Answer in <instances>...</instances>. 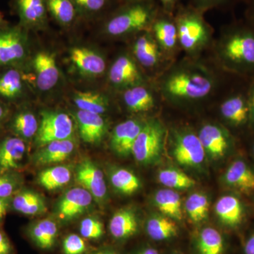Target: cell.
<instances>
[{
  "mask_svg": "<svg viewBox=\"0 0 254 254\" xmlns=\"http://www.w3.org/2000/svg\"><path fill=\"white\" fill-rule=\"evenodd\" d=\"M215 53L224 67L246 72L254 68V33L245 30L228 32L220 38Z\"/></svg>",
  "mask_w": 254,
  "mask_h": 254,
  "instance_id": "2",
  "label": "cell"
},
{
  "mask_svg": "<svg viewBox=\"0 0 254 254\" xmlns=\"http://www.w3.org/2000/svg\"><path fill=\"white\" fill-rule=\"evenodd\" d=\"M10 209V200L0 198V227L4 222L7 212Z\"/></svg>",
  "mask_w": 254,
  "mask_h": 254,
  "instance_id": "48",
  "label": "cell"
},
{
  "mask_svg": "<svg viewBox=\"0 0 254 254\" xmlns=\"http://www.w3.org/2000/svg\"><path fill=\"white\" fill-rule=\"evenodd\" d=\"M75 147L72 138L50 142L41 147V149L34 155L33 163L39 166L62 163L72 155Z\"/></svg>",
  "mask_w": 254,
  "mask_h": 254,
  "instance_id": "28",
  "label": "cell"
},
{
  "mask_svg": "<svg viewBox=\"0 0 254 254\" xmlns=\"http://www.w3.org/2000/svg\"><path fill=\"white\" fill-rule=\"evenodd\" d=\"M110 180L114 188L123 194H132L141 187V182L138 177L125 168L113 170L110 175Z\"/></svg>",
  "mask_w": 254,
  "mask_h": 254,
  "instance_id": "38",
  "label": "cell"
},
{
  "mask_svg": "<svg viewBox=\"0 0 254 254\" xmlns=\"http://www.w3.org/2000/svg\"><path fill=\"white\" fill-rule=\"evenodd\" d=\"M205 154L214 160L224 158L232 148L229 132L217 124L207 123L200 127L198 134Z\"/></svg>",
  "mask_w": 254,
  "mask_h": 254,
  "instance_id": "12",
  "label": "cell"
},
{
  "mask_svg": "<svg viewBox=\"0 0 254 254\" xmlns=\"http://www.w3.org/2000/svg\"><path fill=\"white\" fill-rule=\"evenodd\" d=\"M165 254H184L183 252H181V251L173 250L172 251H170V252H168V253H166Z\"/></svg>",
  "mask_w": 254,
  "mask_h": 254,
  "instance_id": "52",
  "label": "cell"
},
{
  "mask_svg": "<svg viewBox=\"0 0 254 254\" xmlns=\"http://www.w3.org/2000/svg\"><path fill=\"white\" fill-rule=\"evenodd\" d=\"M173 154L177 163L185 167L198 168L204 162L205 152L198 135L187 130L173 133Z\"/></svg>",
  "mask_w": 254,
  "mask_h": 254,
  "instance_id": "8",
  "label": "cell"
},
{
  "mask_svg": "<svg viewBox=\"0 0 254 254\" xmlns=\"http://www.w3.org/2000/svg\"><path fill=\"white\" fill-rule=\"evenodd\" d=\"M144 230L149 240L156 243L172 242L180 235L176 221L160 215L150 216L145 222Z\"/></svg>",
  "mask_w": 254,
  "mask_h": 254,
  "instance_id": "30",
  "label": "cell"
},
{
  "mask_svg": "<svg viewBox=\"0 0 254 254\" xmlns=\"http://www.w3.org/2000/svg\"><path fill=\"white\" fill-rule=\"evenodd\" d=\"M87 244L85 239L76 234H70L64 237L63 242V254H84Z\"/></svg>",
  "mask_w": 254,
  "mask_h": 254,
  "instance_id": "43",
  "label": "cell"
},
{
  "mask_svg": "<svg viewBox=\"0 0 254 254\" xmlns=\"http://www.w3.org/2000/svg\"><path fill=\"white\" fill-rule=\"evenodd\" d=\"M71 173L68 167L63 165L45 169L38 174V183L47 190H53L62 188L71 180Z\"/></svg>",
  "mask_w": 254,
  "mask_h": 254,
  "instance_id": "36",
  "label": "cell"
},
{
  "mask_svg": "<svg viewBox=\"0 0 254 254\" xmlns=\"http://www.w3.org/2000/svg\"><path fill=\"white\" fill-rule=\"evenodd\" d=\"M10 209L26 216H36L46 212L47 206L43 196L22 187L10 199Z\"/></svg>",
  "mask_w": 254,
  "mask_h": 254,
  "instance_id": "29",
  "label": "cell"
},
{
  "mask_svg": "<svg viewBox=\"0 0 254 254\" xmlns=\"http://www.w3.org/2000/svg\"><path fill=\"white\" fill-rule=\"evenodd\" d=\"M27 153L26 141L9 133L0 139V172H19Z\"/></svg>",
  "mask_w": 254,
  "mask_h": 254,
  "instance_id": "14",
  "label": "cell"
},
{
  "mask_svg": "<svg viewBox=\"0 0 254 254\" xmlns=\"http://www.w3.org/2000/svg\"><path fill=\"white\" fill-rule=\"evenodd\" d=\"M28 33L18 24L0 28V67H26L29 56Z\"/></svg>",
  "mask_w": 254,
  "mask_h": 254,
  "instance_id": "4",
  "label": "cell"
},
{
  "mask_svg": "<svg viewBox=\"0 0 254 254\" xmlns=\"http://www.w3.org/2000/svg\"><path fill=\"white\" fill-rule=\"evenodd\" d=\"M22 187L19 172H0V198L10 200Z\"/></svg>",
  "mask_w": 254,
  "mask_h": 254,
  "instance_id": "41",
  "label": "cell"
},
{
  "mask_svg": "<svg viewBox=\"0 0 254 254\" xmlns=\"http://www.w3.org/2000/svg\"><path fill=\"white\" fill-rule=\"evenodd\" d=\"M93 195L83 187L68 190L57 204V218L64 223L74 220L86 213L93 203Z\"/></svg>",
  "mask_w": 254,
  "mask_h": 254,
  "instance_id": "11",
  "label": "cell"
},
{
  "mask_svg": "<svg viewBox=\"0 0 254 254\" xmlns=\"http://www.w3.org/2000/svg\"><path fill=\"white\" fill-rule=\"evenodd\" d=\"M73 103L79 110L103 115L109 109L106 95L95 92L78 91L73 95Z\"/></svg>",
  "mask_w": 254,
  "mask_h": 254,
  "instance_id": "35",
  "label": "cell"
},
{
  "mask_svg": "<svg viewBox=\"0 0 254 254\" xmlns=\"http://www.w3.org/2000/svg\"><path fill=\"white\" fill-rule=\"evenodd\" d=\"M133 58L140 66L148 69L158 68L163 59V51L152 33L143 32L133 42Z\"/></svg>",
  "mask_w": 254,
  "mask_h": 254,
  "instance_id": "16",
  "label": "cell"
},
{
  "mask_svg": "<svg viewBox=\"0 0 254 254\" xmlns=\"http://www.w3.org/2000/svg\"><path fill=\"white\" fill-rule=\"evenodd\" d=\"M25 234L37 248L49 252L56 245L59 235V227L54 220L43 219L30 224L25 230Z\"/></svg>",
  "mask_w": 254,
  "mask_h": 254,
  "instance_id": "22",
  "label": "cell"
},
{
  "mask_svg": "<svg viewBox=\"0 0 254 254\" xmlns=\"http://www.w3.org/2000/svg\"><path fill=\"white\" fill-rule=\"evenodd\" d=\"M164 53H173L178 46V35L176 25L168 20L155 21L152 32Z\"/></svg>",
  "mask_w": 254,
  "mask_h": 254,
  "instance_id": "34",
  "label": "cell"
},
{
  "mask_svg": "<svg viewBox=\"0 0 254 254\" xmlns=\"http://www.w3.org/2000/svg\"><path fill=\"white\" fill-rule=\"evenodd\" d=\"M152 11L141 1L130 2L126 6L103 18L102 30L107 36L124 37L143 31L149 26Z\"/></svg>",
  "mask_w": 254,
  "mask_h": 254,
  "instance_id": "3",
  "label": "cell"
},
{
  "mask_svg": "<svg viewBox=\"0 0 254 254\" xmlns=\"http://www.w3.org/2000/svg\"><path fill=\"white\" fill-rule=\"evenodd\" d=\"M220 113L230 126H245L250 122L248 98L242 94L230 95L220 105Z\"/></svg>",
  "mask_w": 254,
  "mask_h": 254,
  "instance_id": "27",
  "label": "cell"
},
{
  "mask_svg": "<svg viewBox=\"0 0 254 254\" xmlns=\"http://www.w3.org/2000/svg\"><path fill=\"white\" fill-rule=\"evenodd\" d=\"M159 182L170 190H189L195 186L193 179L175 168L163 169L158 174Z\"/></svg>",
  "mask_w": 254,
  "mask_h": 254,
  "instance_id": "39",
  "label": "cell"
},
{
  "mask_svg": "<svg viewBox=\"0 0 254 254\" xmlns=\"http://www.w3.org/2000/svg\"><path fill=\"white\" fill-rule=\"evenodd\" d=\"M155 204L164 215L175 221L183 218L181 197L175 190L170 189L158 190L154 196Z\"/></svg>",
  "mask_w": 254,
  "mask_h": 254,
  "instance_id": "33",
  "label": "cell"
},
{
  "mask_svg": "<svg viewBox=\"0 0 254 254\" xmlns=\"http://www.w3.org/2000/svg\"><path fill=\"white\" fill-rule=\"evenodd\" d=\"M110 236L118 242H125L136 236L139 224L136 214L131 209H122L116 212L109 222Z\"/></svg>",
  "mask_w": 254,
  "mask_h": 254,
  "instance_id": "25",
  "label": "cell"
},
{
  "mask_svg": "<svg viewBox=\"0 0 254 254\" xmlns=\"http://www.w3.org/2000/svg\"><path fill=\"white\" fill-rule=\"evenodd\" d=\"M11 115V110L9 105L0 100V130L7 125Z\"/></svg>",
  "mask_w": 254,
  "mask_h": 254,
  "instance_id": "46",
  "label": "cell"
},
{
  "mask_svg": "<svg viewBox=\"0 0 254 254\" xmlns=\"http://www.w3.org/2000/svg\"><path fill=\"white\" fill-rule=\"evenodd\" d=\"M227 237L213 227H204L195 234L191 242V254H228Z\"/></svg>",
  "mask_w": 254,
  "mask_h": 254,
  "instance_id": "17",
  "label": "cell"
},
{
  "mask_svg": "<svg viewBox=\"0 0 254 254\" xmlns=\"http://www.w3.org/2000/svg\"><path fill=\"white\" fill-rule=\"evenodd\" d=\"M12 11L18 16V24L30 31L48 28V14L45 0H11Z\"/></svg>",
  "mask_w": 254,
  "mask_h": 254,
  "instance_id": "10",
  "label": "cell"
},
{
  "mask_svg": "<svg viewBox=\"0 0 254 254\" xmlns=\"http://www.w3.org/2000/svg\"><path fill=\"white\" fill-rule=\"evenodd\" d=\"M70 59L83 76L97 77L104 73L106 61L98 52L86 47H75L70 50Z\"/></svg>",
  "mask_w": 254,
  "mask_h": 254,
  "instance_id": "20",
  "label": "cell"
},
{
  "mask_svg": "<svg viewBox=\"0 0 254 254\" xmlns=\"http://www.w3.org/2000/svg\"><path fill=\"white\" fill-rule=\"evenodd\" d=\"M79 232L80 235L85 240L98 241L104 236V225L98 219L88 217L81 220Z\"/></svg>",
  "mask_w": 254,
  "mask_h": 254,
  "instance_id": "42",
  "label": "cell"
},
{
  "mask_svg": "<svg viewBox=\"0 0 254 254\" xmlns=\"http://www.w3.org/2000/svg\"><path fill=\"white\" fill-rule=\"evenodd\" d=\"M225 185L242 193L254 190V170L245 160L237 159L230 164L223 175Z\"/></svg>",
  "mask_w": 254,
  "mask_h": 254,
  "instance_id": "26",
  "label": "cell"
},
{
  "mask_svg": "<svg viewBox=\"0 0 254 254\" xmlns=\"http://www.w3.org/2000/svg\"><path fill=\"white\" fill-rule=\"evenodd\" d=\"M48 14L60 26L68 28L79 19L71 0H45Z\"/></svg>",
  "mask_w": 254,
  "mask_h": 254,
  "instance_id": "32",
  "label": "cell"
},
{
  "mask_svg": "<svg viewBox=\"0 0 254 254\" xmlns=\"http://www.w3.org/2000/svg\"><path fill=\"white\" fill-rule=\"evenodd\" d=\"M124 103L132 113H146L155 108V95L145 84L138 85L123 91Z\"/></svg>",
  "mask_w": 254,
  "mask_h": 254,
  "instance_id": "31",
  "label": "cell"
},
{
  "mask_svg": "<svg viewBox=\"0 0 254 254\" xmlns=\"http://www.w3.org/2000/svg\"><path fill=\"white\" fill-rule=\"evenodd\" d=\"M39 125L36 115L26 106L22 105L11 113L6 127L9 133L27 142L36 137Z\"/></svg>",
  "mask_w": 254,
  "mask_h": 254,
  "instance_id": "24",
  "label": "cell"
},
{
  "mask_svg": "<svg viewBox=\"0 0 254 254\" xmlns=\"http://www.w3.org/2000/svg\"><path fill=\"white\" fill-rule=\"evenodd\" d=\"M75 118L83 142L98 144L103 141L108 131V124L101 115L78 110Z\"/></svg>",
  "mask_w": 254,
  "mask_h": 254,
  "instance_id": "23",
  "label": "cell"
},
{
  "mask_svg": "<svg viewBox=\"0 0 254 254\" xmlns=\"http://www.w3.org/2000/svg\"><path fill=\"white\" fill-rule=\"evenodd\" d=\"M185 208L188 214L189 218L193 223H201L208 216V198L203 193H192L185 201Z\"/></svg>",
  "mask_w": 254,
  "mask_h": 254,
  "instance_id": "40",
  "label": "cell"
},
{
  "mask_svg": "<svg viewBox=\"0 0 254 254\" xmlns=\"http://www.w3.org/2000/svg\"><path fill=\"white\" fill-rule=\"evenodd\" d=\"M176 26L179 45L188 54H198L210 43L211 38L208 28L196 15L182 16Z\"/></svg>",
  "mask_w": 254,
  "mask_h": 254,
  "instance_id": "6",
  "label": "cell"
},
{
  "mask_svg": "<svg viewBox=\"0 0 254 254\" xmlns=\"http://www.w3.org/2000/svg\"><path fill=\"white\" fill-rule=\"evenodd\" d=\"M108 77L112 86L121 91L144 84V76L139 64L131 55H120L110 66Z\"/></svg>",
  "mask_w": 254,
  "mask_h": 254,
  "instance_id": "9",
  "label": "cell"
},
{
  "mask_svg": "<svg viewBox=\"0 0 254 254\" xmlns=\"http://www.w3.org/2000/svg\"><path fill=\"white\" fill-rule=\"evenodd\" d=\"M206 1H211V0H206Z\"/></svg>",
  "mask_w": 254,
  "mask_h": 254,
  "instance_id": "56",
  "label": "cell"
},
{
  "mask_svg": "<svg viewBox=\"0 0 254 254\" xmlns=\"http://www.w3.org/2000/svg\"><path fill=\"white\" fill-rule=\"evenodd\" d=\"M216 76L207 66L194 62H184L162 76L160 94L174 104L187 105L204 101L216 89Z\"/></svg>",
  "mask_w": 254,
  "mask_h": 254,
  "instance_id": "1",
  "label": "cell"
},
{
  "mask_svg": "<svg viewBox=\"0 0 254 254\" xmlns=\"http://www.w3.org/2000/svg\"><path fill=\"white\" fill-rule=\"evenodd\" d=\"M131 254H162L160 250L153 245H145L134 251Z\"/></svg>",
  "mask_w": 254,
  "mask_h": 254,
  "instance_id": "47",
  "label": "cell"
},
{
  "mask_svg": "<svg viewBox=\"0 0 254 254\" xmlns=\"http://www.w3.org/2000/svg\"><path fill=\"white\" fill-rule=\"evenodd\" d=\"M252 151H253V155H254V144H253V148H252Z\"/></svg>",
  "mask_w": 254,
  "mask_h": 254,
  "instance_id": "55",
  "label": "cell"
},
{
  "mask_svg": "<svg viewBox=\"0 0 254 254\" xmlns=\"http://www.w3.org/2000/svg\"><path fill=\"white\" fill-rule=\"evenodd\" d=\"M164 3H166V4H169V3H171L172 1H173L174 0H162Z\"/></svg>",
  "mask_w": 254,
  "mask_h": 254,
  "instance_id": "53",
  "label": "cell"
},
{
  "mask_svg": "<svg viewBox=\"0 0 254 254\" xmlns=\"http://www.w3.org/2000/svg\"><path fill=\"white\" fill-rule=\"evenodd\" d=\"M0 254H16L14 245L1 227H0Z\"/></svg>",
  "mask_w": 254,
  "mask_h": 254,
  "instance_id": "44",
  "label": "cell"
},
{
  "mask_svg": "<svg viewBox=\"0 0 254 254\" xmlns=\"http://www.w3.org/2000/svg\"><path fill=\"white\" fill-rule=\"evenodd\" d=\"M79 19L94 21L108 15L111 0H71Z\"/></svg>",
  "mask_w": 254,
  "mask_h": 254,
  "instance_id": "37",
  "label": "cell"
},
{
  "mask_svg": "<svg viewBox=\"0 0 254 254\" xmlns=\"http://www.w3.org/2000/svg\"><path fill=\"white\" fill-rule=\"evenodd\" d=\"M26 88L25 68L0 67V100L17 103L26 96Z\"/></svg>",
  "mask_w": 254,
  "mask_h": 254,
  "instance_id": "13",
  "label": "cell"
},
{
  "mask_svg": "<svg viewBox=\"0 0 254 254\" xmlns=\"http://www.w3.org/2000/svg\"><path fill=\"white\" fill-rule=\"evenodd\" d=\"M76 180L97 201L102 203L106 199L108 188L104 174L93 162L85 160L78 165L76 170Z\"/></svg>",
  "mask_w": 254,
  "mask_h": 254,
  "instance_id": "15",
  "label": "cell"
},
{
  "mask_svg": "<svg viewBox=\"0 0 254 254\" xmlns=\"http://www.w3.org/2000/svg\"><path fill=\"white\" fill-rule=\"evenodd\" d=\"M241 254H254V230H252L242 242Z\"/></svg>",
  "mask_w": 254,
  "mask_h": 254,
  "instance_id": "45",
  "label": "cell"
},
{
  "mask_svg": "<svg viewBox=\"0 0 254 254\" xmlns=\"http://www.w3.org/2000/svg\"><path fill=\"white\" fill-rule=\"evenodd\" d=\"M73 123L68 114L58 111H43L39 128L35 137L38 146L42 147L50 142L71 138Z\"/></svg>",
  "mask_w": 254,
  "mask_h": 254,
  "instance_id": "7",
  "label": "cell"
},
{
  "mask_svg": "<svg viewBox=\"0 0 254 254\" xmlns=\"http://www.w3.org/2000/svg\"><path fill=\"white\" fill-rule=\"evenodd\" d=\"M165 134L166 130L159 120L145 122L132 149L136 162L143 165L156 163L163 151Z\"/></svg>",
  "mask_w": 254,
  "mask_h": 254,
  "instance_id": "5",
  "label": "cell"
},
{
  "mask_svg": "<svg viewBox=\"0 0 254 254\" xmlns=\"http://www.w3.org/2000/svg\"><path fill=\"white\" fill-rule=\"evenodd\" d=\"M144 123L138 120H128L115 127L110 145L117 155L126 157L131 154L133 145Z\"/></svg>",
  "mask_w": 254,
  "mask_h": 254,
  "instance_id": "19",
  "label": "cell"
},
{
  "mask_svg": "<svg viewBox=\"0 0 254 254\" xmlns=\"http://www.w3.org/2000/svg\"><path fill=\"white\" fill-rule=\"evenodd\" d=\"M249 105L250 109V123L254 127V83L251 88L248 97Z\"/></svg>",
  "mask_w": 254,
  "mask_h": 254,
  "instance_id": "49",
  "label": "cell"
},
{
  "mask_svg": "<svg viewBox=\"0 0 254 254\" xmlns=\"http://www.w3.org/2000/svg\"><path fill=\"white\" fill-rule=\"evenodd\" d=\"M8 24H9V22H7V21L4 19V16H3L1 11H0V28L7 26Z\"/></svg>",
  "mask_w": 254,
  "mask_h": 254,
  "instance_id": "51",
  "label": "cell"
},
{
  "mask_svg": "<svg viewBox=\"0 0 254 254\" xmlns=\"http://www.w3.org/2000/svg\"><path fill=\"white\" fill-rule=\"evenodd\" d=\"M36 84L42 91L53 89L60 79V70L54 55L47 51L37 53L33 59Z\"/></svg>",
  "mask_w": 254,
  "mask_h": 254,
  "instance_id": "18",
  "label": "cell"
},
{
  "mask_svg": "<svg viewBox=\"0 0 254 254\" xmlns=\"http://www.w3.org/2000/svg\"><path fill=\"white\" fill-rule=\"evenodd\" d=\"M91 254H121L118 251L114 250L113 248L107 247V248L101 249V250L96 251L94 253Z\"/></svg>",
  "mask_w": 254,
  "mask_h": 254,
  "instance_id": "50",
  "label": "cell"
},
{
  "mask_svg": "<svg viewBox=\"0 0 254 254\" xmlns=\"http://www.w3.org/2000/svg\"><path fill=\"white\" fill-rule=\"evenodd\" d=\"M130 2H134V1H141L142 0H128Z\"/></svg>",
  "mask_w": 254,
  "mask_h": 254,
  "instance_id": "54",
  "label": "cell"
},
{
  "mask_svg": "<svg viewBox=\"0 0 254 254\" xmlns=\"http://www.w3.org/2000/svg\"><path fill=\"white\" fill-rule=\"evenodd\" d=\"M215 210L219 221L228 230H239L245 220V205L237 195H225L219 198Z\"/></svg>",
  "mask_w": 254,
  "mask_h": 254,
  "instance_id": "21",
  "label": "cell"
}]
</instances>
